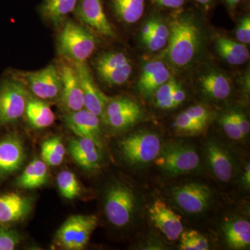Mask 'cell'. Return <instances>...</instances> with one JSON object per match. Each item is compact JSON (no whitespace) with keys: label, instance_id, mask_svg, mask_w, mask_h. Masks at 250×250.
<instances>
[{"label":"cell","instance_id":"1","mask_svg":"<svg viewBox=\"0 0 250 250\" xmlns=\"http://www.w3.org/2000/svg\"><path fill=\"white\" fill-rule=\"evenodd\" d=\"M201 42V33L190 16L175 18L171 24L167 54L171 62L178 67L187 66L195 58Z\"/></svg>","mask_w":250,"mask_h":250},{"label":"cell","instance_id":"2","mask_svg":"<svg viewBox=\"0 0 250 250\" xmlns=\"http://www.w3.org/2000/svg\"><path fill=\"white\" fill-rule=\"evenodd\" d=\"M99 40L89 28L65 20L57 39L59 53L72 62H84L96 50Z\"/></svg>","mask_w":250,"mask_h":250},{"label":"cell","instance_id":"3","mask_svg":"<svg viewBox=\"0 0 250 250\" xmlns=\"http://www.w3.org/2000/svg\"><path fill=\"white\" fill-rule=\"evenodd\" d=\"M136 208V195L129 187L120 182L110 186L105 196L104 211L111 225L117 228L129 225Z\"/></svg>","mask_w":250,"mask_h":250},{"label":"cell","instance_id":"4","mask_svg":"<svg viewBox=\"0 0 250 250\" xmlns=\"http://www.w3.org/2000/svg\"><path fill=\"white\" fill-rule=\"evenodd\" d=\"M154 162L166 173L177 176L197 168L200 165V157L192 146L171 142L161 146Z\"/></svg>","mask_w":250,"mask_h":250},{"label":"cell","instance_id":"5","mask_svg":"<svg viewBox=\"0 0 250 250\" xmlns=\"http://www.w3.org/2000/svg\"><path fill=\"white\" fill-rule=\"evenodd\" d=\"M98 226V219L95 215H72L59 229L56 243L63 249L83 250Z\"/></svg>","mask_w":250,"mask_h":250},{"label":"cell","instance_id":"6","mask_svg":"<svg viewBox=\"0 0 250 250\" xmlns=\"http://www.w3.org/2000/svg\"><path fill=\"white\" fill-rule=\"evenodd\" d=\"M93 67L100 81L110 87L125 84L133 72L129 57L120 51H107L99 54L94 59Z\"/></svg>","mask_w":250,"mask_h":250},{"label":"cell","instance_id":"7","mask_svg":"<svg viewBox=\"0 0 250 250\" xmlns=\"http://www.w3.org/2000/svg\"><path fill=\"white\" fill-rule=\"evenodd\" d=\"M160 138L150 131H139L129 135L121 141V149L130 164L147 165L155 160L161 149Z\"/></svg>","mask_w":250,"mask_h":250},{"label":"cell","instance_id":"8","mask_svg":"<svg viewBox=\"0 0 250 250\" xmlns=\"http://www.w3.org/2000/svg\"><path fill=\"white\" fill-rule=\"evenodd\" d=\"M29 96L21 81L8 79L0 84V126L13 124L24 116Z\"/></svg>","mask_w":250,"mask_h":250},{"label":"cell","instance_id":"9","mask_svg":"<svg viewBox=\"0 0 250 250\" xmlns=\"http://www.w3.org/2000/svg\"><path fill=\"white\" fill-rule=\"evenodd\" d=\"M73 14L83 25L100 35L117 37L105 12L103 0H78Z\"/></svg>","mask_w":250,"mask_h":250},{"label":"cell","instance_id":"10","mask_svg":"<svg viewBox=\"0 0 250 250\" xmlns=\"http://www.w3.org/2000/svg\"><path fill=\"white\" fill-rule=\"evenodd\" d=\"M23 77L28 88L36 98L46 101L60 97L62 82L58 67L54 64L37 71L27 72Z\"/></svg>","mask_w":250,"mask_h":250},{"label":"cell","instance_id":"11","mask_svg":"<svg viewBox=\"0 0 250 250\" xmlns=\"http://www.w3.org/2000/svg\"><path fill=\"white\" fill-rule=\"evenodd\" d=\"M142 116L139 104L128 98H109L102 118L108 126L124 130L134 125Z\"/></svg>","mask_w":250,"mask_h":250},{"label":"cell","instance_id":"12","mask_svg":"<svg viewBox=\"0 0 250 250\" xmlns=\"http://www.w3.org/2000/svg\"><path fill=\"white\" fill-rule=\"evenodd\" d=\"M68 61V60H67ZM62 82L60 101L65 113L84 108L83 92L75 65L71 62H62L58 67Z\"/></svg>","mask_w":250,"mask_h":250},{"label":"cell","instance_id":"13","mask_svg":"<svg viewBox=\"0 0 250 250\" xmlns=\"http://www.w3.org/2000/svg\"><path fill=\"white\" fill-rule=\"evenodd\" d=\"M175 203L184 211L191 214L205 212L209 207L212 193L209 188L199 183H188L172 192Z\"/></svg>","mask_w":250,"mask_h":250},{"label":"cell","instance_id":"14","mask_svg":"<svg viewBox=\"0 0 250 250\" xmlns=\"http://www.w3.org/2000/svg\"><path fill=\"white\" fill-rule=\"evenodd\" d=\"M72 63L76 69L83 92L84 108L102 118L109 98L99 88L86 62Z\"/></svg>","mask_w":250,"mask_h":250},{"label":"cell","instance_id":"15","mask_svg":"<svg viewBox=\"0 0 250 250\" xmlns=\"http://www.w3.org/2000/svg\"><path fill=\"white\" fill-rule=\"evenodd\" d=\"M64 123L78 137L92 140L99 147H103L100 118L85 108L65 113Z\"/></svg>","mask_w":250,"mask_h":250},{"label":"cell","instance_id":"16","mask_svg":"<svg viewBox=\"0 0 250 250\" xmlns=\"http://www.w3.org/2000/svg\"><path fill=\"white\" fill-rule=\"evenodd\" d=\"M148 213L154 226L170 241L178 239L183 232L182 217L174 213L165 202L161 200H156L151 205Z\"/></svg>","mask_w":250,"mask_h":250},{"label":"cell","instance_id":"17","mask_svg":"<svg viewBox=\"0 0 250 250\" xmlns=\"http://www.w3.org/2000/svg\"><path fill=\"white\" fill-rule=\"evenodd\" d=\"M100 148L92 140L78 137L70 140L69 153L81 167L87 170L100 167L102 155Z\"/></svg>","mask_w":250,"mask_h":250},{"label":"cell","instance_id":"18","mask_svg":"<svg viewBox=\"0 0 250 250\" xmlns=\"http://www.w3.org/2000/svg\"><path fill=\"white\" fill-rule=\"evenodd\" d=\"M25 158L24 146L17 136H9L0 141V176L19 170Z\"/></svg>","mask_w":250,"mask_h":250},{"label":"cell","instance_id":"19","mask_svg":"<svg viewBox=\"0 0 250 250\" xmlns=\"http://www.w3.org/2000/svg\"><path fill=\"white\" fill-rule=\"evenodd\" d=\"M32 205L29 199L16 192L0 196V224L6 225L24 220L29 214Z\"/></svg>","mask_w":250,"mask_h":250},{"label":"cell","instance_id":"20","mask_svg":"<svg viewBox=\"0 0 250 250\" xmlns=\"http://www.w3.org/2000/svg\"><path fill=\"white\" fill-rule=\"evenodd\" d=\"M206 155L212 172L218 180L228 182L233 172V159L225 148L214 141H210L206 146Z\"/></svg>","mask_w":250,"mask_h":250},{"label":"cell","instance_id":"21","mask_svg":"<svg viewBox=\"0 0 250 250\" xmlns=\"http://www.w3.org/2000/svg\"><path fill=\"white\" fill-rule=\"evenodd\" d=\"M24 116L34 129H45L55 121V115L48 104L45 100L30 95L28 98Z\"/></svg>","mask_w":250,"mask_h":250},{"label":"cell","instance_id":"22","mask_svg":"<svg viewBox=\"0 0 250 250\" xmlns=\"http://www.w3.org/2000/svg\"><path fill=\"white\" fill-rule=\"evenodd\" d=\"M78 0H42L41 16L55 27L62 26L67 16L73 14Z\"/></svg>","mask_w":250,"mask_h":250},{"label":"cell","instance_id":"23","mask_svg":"<svg viewBox=\"0 0 250 250\" xmlns=\"http://www.w3.org/2000/svg\"><path fill=\"white\" fill-rule=\"evenodd\" d=\"M108 6L120 22L132 24L144 15L146 0H108Z\"/></svg>","mask_w":250,"mask_h":250},{"label":"cell","instance_id":"24","mask_svg":"<svg viewBox=\"0 0 250 250\" xmlns=\"http://www.w3.org/2000/svg\"><path fill=\"white\" fill-rule=\"evenodd\" d=\"M217 52L230 65H243L250 58L249 49L245 44L225 36H218L215 40Z\"/></svg>","mask_w":250,"mask_h":250},{"label":"cell","instance_id":"25","mask_svg":"<svg viewBox=\"0 0 250 250\" xmlns=\"http://www.w3.org/2000/svg\"><path fill=\"white\" fill-rule=\"evenodd\" d=\"M200 82L204 93L213 100H226L231 95V83L228 77L220 72H207L200 78Z\"/></svg>","mask_w":250,"mask_h":250},{"label":"cell","instance_id":"26","mask_svg":"<svg viewBox=\"0 0 250 250\" xmlns=\"http://www.w3.org/2000/svg\"><path fill=\"white\" fill-rule=\"evenodd\" d=\"M48 178L47 165L42 160L34 159L17 179L18 187L36 189L45 185Z\"/></svg>","mask_w":250,"mask_h":250},{"label":"cell","instance_id":"27","mask_svg":"<svg viewBox=\"0 0 250 250\" xmlns=\"http://www.w3.org/2000/svg\"><path fill=\"white\" fill-rule=\"evenodd\" d=\"M225 237L230 248L243 249L250 244V224L248 220H237L227 224Z\"/></svg>","mask_w":250,"mask_h":250},{"label":"cell","instance_id":"28","mask_svg":"<svg viewBox=\"0 0 250 250\" xmlns=\"http://www.w3.org/2000/svg\"><path fill=\"white\" fill-rule=\"evenodd\" d=\"M41 154L42 160L47 166H59L63 161L66 150L62 139L59 136H54L46 139L42 143Z\"/></svg>","mask_w":250,"mask_h":250},{"label":"cell","instance_id":"29","mask_svg":"<svg viewBox=\"0 0 250 250\" xmlns=\"http://www.w3.org/2000/svg\"><path fill=\"white\" fill-rule=\"evenodd\" d=\"M57 183L61 195L67 200H74L80 196L82 192L76 175L70 171H62L58 174Z\"/></svg>","mask_w":250,"mask_h":250},{"label":"cell","instance_id":"30","mask_svg":"<svg viewBox=\"0 0 250 250\" xmlns=\"http://www.w3.org/2000/svg\"><path fill=\"white\" fill-rule=\"evenodd\" d=\"M170 72L166 66L164 67V68L161 69L152 76L149 77L147 80L138 83V89L143 96L149 98L154 95L156 90L161 85L170 80Z\"/></svg>","mask_w":250,"mask_h":250},{"label":"cell","instance_id":"31","mask_svg":"<svg viewBox=\"0 0 250 250\" xmlns=\"http://www.w3.org/2000/svg\"><path fill=\"white\" fill-rule=\"evenodd\" d=\"M174 129L182 136H195L201 134L207 127V125L195 121L184 111L176 118L173 125Z\"/></svg>","mask_w":250,"mask_h":250},{"label":"cell","instance_id":"32","mask_svg":"<svg viewBox=\"0 0 250 250\" xmlns=\"http://www.w3.org/2000/svg\"><path fill=\"white\" fill-rule=\"evenodd\" d=\"M181 249L183 250H207L208 242L203 235L195 230L184 231L181 234Z\"/></svg>","mask_w":250,"mask_h":250},{"label":"cell","instance_id":"33","mask_svg":"<svg viewBox=\"0 0 250 250\" xmlns=\"http://www.w3.org/2000/svg\"><path fill=\"white\" fill-rule=\"evenodd\" d=\"M175 80L170 77V80L161 85L154 93L155 104L158 108L165 110L166 104L170 100L172 91L177 85Z\"/></svg>","mask_w":250,"mask_h":250},{"label":"cell","instance_id":"34","mask_svg":"<svg viewBox=\"0 0 250 250\" xmlns=\"http://www.w3.org/2000/svg\"><path fill=\"white\" fill-rule=\"evenodd\" d=\"M220 125L222 127L228 135L229 137L233 140H241L243 139L241 130L238 127L234 118L232 115V112L224 115L220 119Z\"/></svg>","mask_w":250,"mask_h":250},{"label":"cell","instance_id":"35","mask_svg":"<svg viewBox=\"0 0 250 250\" xmlns=\"http://www.w3.org/2000/svg\"><path fill=\"white\" fill-rule=\"evenodd\" d=\"M21 241V237L14 230L0 228V250H13Z\"/></svg>","mask_w":250,"mask_h":250},{"label":"cell","instance_id":"36","mask_svg":"<svg viewBox=\"0 0 250 250\" xmlns=\"http://www.w3.org/2000/svg\"><path fill=\"white\" fill-rule=\"evenodd\" d=\"M237 40L241 43L249 44L250 42V16L247 14L240 21L236 31Z\"/></svg>","mask_w":250,"mask_h":250},{"label":"cell","instance_id":"37","mask_svg":"<svg viewBox=\"0 0 250 250\" xmlns=\"http://www.w3.org/2000/svg\"><path fill=\"white\" fill-rule=\"evenodd\" d=\"M185 111L192 119L207 126L210 121V113L205 106L202 105H195Z\"/></svg>","mask_w":250,"mask_h":250},{"label":"cell","instance_id":"38","mask_svg":"<svg viewBox=\"0 0 250 250\" xmlns=\"http://www.w3.org/2000/svg\"><path fill=\"white\" fill-rule=\"evenodd\" d=\"M186 97H187V95H186L185 90L182 88V85L177 83L173 91H172L170 100L166 104L165 110L177 108L181 104L184 103Z\"/></svg>","mask_w":250,"mask_h":250},{"label":"cell","instance_id":"39","mask_svg":"<svg viewBox=\"0 0 250 250\" xmlns=\"http://www.w3.org/2000/svg\"><path fill=\"white\" fill-rule=\"evenodd\" d=\"M143 42L149 50L157 52L167 46L168 40L151 34L146 40L143 41Z\"/></svg>","mask_w":250,"mask_h":250},{"label":"cell","instance_id":"40","mask_svg":"<svg viewBox=\"0 0 250 250\" xmlns=\"http://www.w3.org/2000/svg\"><path fill=\"white\" fill-rule=\"evenodd\" d=\"M164 67H166L165 64L160 62V61H154V62H147L143 67L142 73H141V77L139 78V83L147 80L149 77L152 76L155 72L159 71L161 69L164 68Z\"/></svg>","mask_w":250,"mask_h":250},{"label":"cell","instance_id":"41","mask_svg":"<svg viewBox=\"0 0 250 250\" xmlns=\"http://www.w3.org/2000/svg\"><path fill=\"white\" fill-rule=\"evenodd\" d=\"M153 4L163 9L177 10L182 9L186 0H151Z\"/></svg>","mask_w":250,"mask_h":250},{"label":"cell","instance_id":"42","mask_svg":"<svg viewBox=\"0 0 250 250\" xmlns=\"http://www.w3.org/2000/svg\"><path fill=\"white\" fill-rule=\"evenodd\" d=\"M233 118L236 121L238 127L241 130L243 137H246L250 133V122L247 119L246 116L242 113L238 112H232Z\"/></svg>","mask_w":250,"mask_h":250},{"label":"cell","instance_id":"43","mask_svg":"<svg viewBox=\"0 0 250 250\" xmlns=\"http://www.w3.org/2000/svg\"><path fill=\"white\" fill-rule=\"evenodd\" d=\"M154 18H152L146 21V23L143 24L141 33H140V36H141L142 42L146 40L152 34L153 28H154Z\"/></svg>","mask_w":250,"mask_h":250},{"label":"cell","instance_id":"44","mask_svg":"<svg viewBox=\"0 0 250 250\" xmlns=\"http://www.w3.org/2000/svg\"><path fill=\"white\" fill-rule=\"evenodd\" d=\"M243 0H223L224 4L226 5L229 9L233 10L236 9L237 6L241 4Z\"/></svg>","mask_w":250,"mask_h":250},{"label":"cell","instance_id":"45","mask_svg":"<svg viewBox=\"0 0 250 250\" xmlns=\"http://www.w3.org/2000/svg\"><path fill=\"white\" fill-rule=\"evenodd\" d=\"M243 182L246 187L249 188L250 185V164L246 166L245 169L244 176H243Z\"/></svg>","mask_w":250,"mask_h":250},{"label":"cell","instance_id":"46","mask_svg":"<svg viewBox=\"0 0 250 250\" xmlns=\"http://www.w3.org/2000/svg\"><path fill=\"white\" fill-rule=\"evenodd\" d=\"M193 1L206 9H209L214 3L215 0H193Z\"/></svg>","mask_w":250,"mask_h":250}]
</instances>
